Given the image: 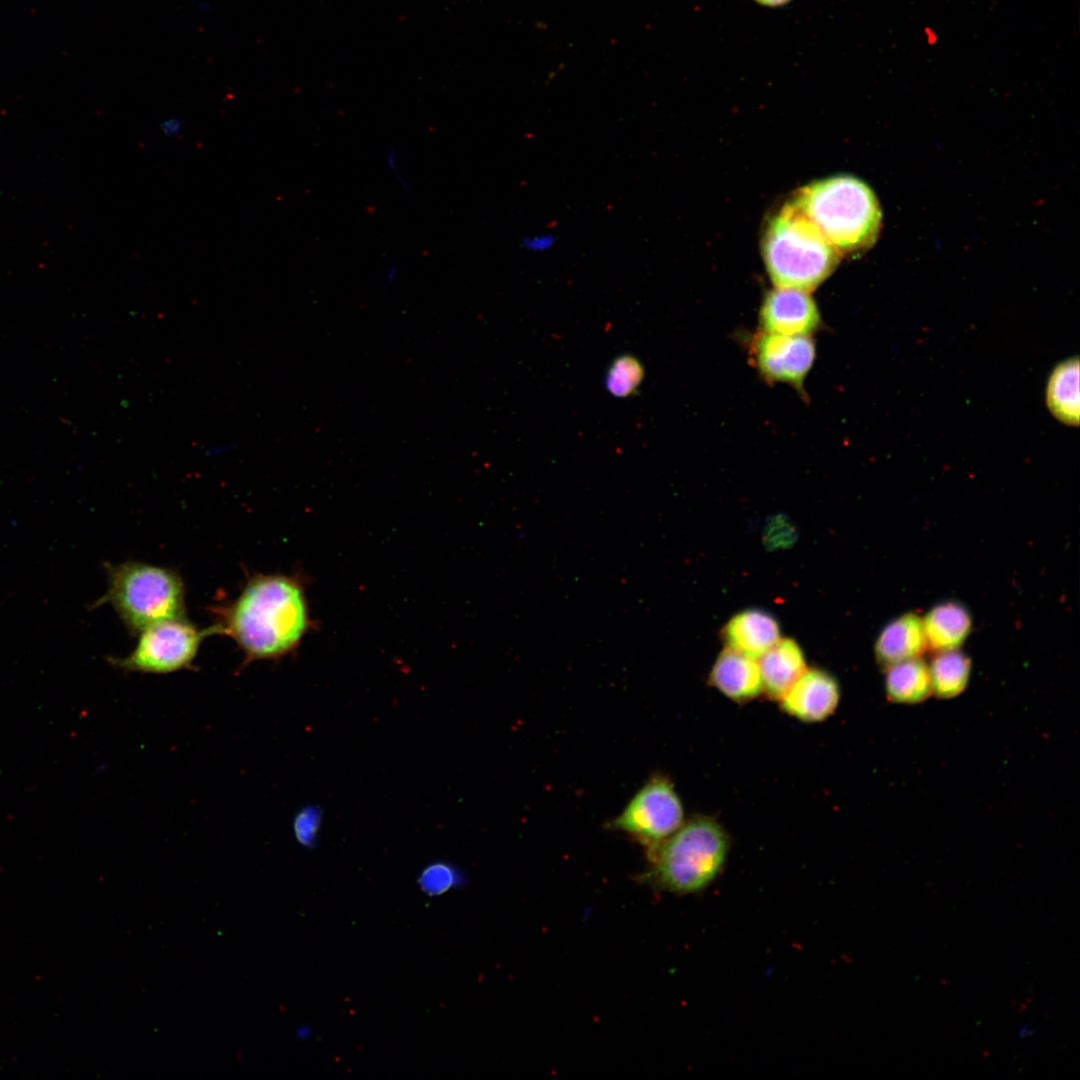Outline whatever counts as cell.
<instances>
[{
  "mask_svg": "<svg viewBox=\"0 0 1080 1080\" xmlns=\"http://www.w3.org/2000/svg\"><path fill=\"white\" fill-rule=\"evenodd\" d=\"M212 635L231 637L243 666L279 659L294 650L309 626L302 585L285 575H254L229 604L215 609Z\"/></svg>",
  "mask_w": 1080,
  "mask_h": 1080,
  "instance_id": "obj_1",
  "label": "cell"
},
{
  "mask_svg": "<svg viewBox=\"0 0 1080 1080\" xmlns=\"http://www.w3.org/2000/svg\"><path fill=\"white\" fill-rule=\"evenodd\" d=\"M790 202L842 256H856L877 240L882 220L879 202L858 178L839 175L801 187Z\"/></svg>",
  "mask_w": 1080,
  "mask_h": 1080,
  "instance_id": "obj_2",
  "label": "cell"
},
{
  "mask_svg": "<svg viewBox=\"0 0 1080 1080\" xmlns=\"http://www.w3.org/2000/svg\"><path fill=\"white\" fill-rule=\"evenodd\" d=\"M728 850V836L716 820L693 817L648 849L650 867L644 879L677 894L699 892L720 874Z\"/></svg>",
  "mask_w": 1080,
  "mask_h": 1080,
  "instance_id": "obj_3",
  "label": "cell"
},
{
  "mask_svg": "<svg viewBox=\"0 0 1080 1080\" xmlns=\"http://www.w3.org/2000/svg\"><path fill=\"white\" fill-rule=\"evenodd\" d=\"M762 255L775 287L808 292L831 275L841 258L790 201L769 220Z\"/></svg>",
  "mask_w": 1080,
  "mask_h": 1080,
  "instance_id": "obj_4",
  "label": "cell"
},
{
  "mask_svg": "<svg viewBox=\"0 0 1080 1080\" xmlns=\"http://www.w3.org/2000/svg\"><path fill=\"white\" fill-rule=\"evenodd\" d=\"M105 568L108 588L92 607L109 603L131 632L185 618L184 584L174 570L135 561Z\"/></svg>",
  "mask_w": 1080,
  "mask_h": 1080,
  "instance_id": "obj_5",
  "label": "cell"
},
{
  "mask_svg": "<svg viewBox=\"0 0 1080 1080\" xmlns=\"http://www.w3.org/2000/svg\"><path fill=\"white\" fill-rule=\"evenodd\" d=\"M134 650L126 657L110 656L108 663L125 672L168 674L192 669L203 639L211 628L199 629L185 618L154 624L139 633Z\"/></svg>",
  "mask_w": 1080,
  "mask_h": 1080,
  "instance_id": "obj_6",
  "label": "cell"
},
{
  "mask_svg": "<svg viewBox=\"0 0 1080 1080\" xmlns=\"http://www.w3.org/2000/svg\"><path fill=\"white\" fill-rule=\"evenodd\" d=\"M683 823V805L674 785L664 776H654L608 823V828L624 832L650 849L672 835Z\"/></svg>",
  "mask_w": 1080,
  "mask_h": 1080,
  "instance_id": "obj_7",
  "label": "cell"
},
{
  "mask_svg": "<svg viewBox=\"0 0 1080 1080\" xmlns=\"http://www.w3.org/2000/svg\"><path fill=\"white\" fill-rule=\"evenodd\" d=\"M815 344L810 335L762 332L752 346L754 365L769 382L800 388L813 366Z\"/></svg>",
  "mask_w": 1080,
  "mask_h": 1080,
  "instance_id": "obj_8",
  "label": "cell"
},
{
  "mask_svg": "<svg viewBox=\"0 0 1080 1080\" xmlns=\"http://www.w3.org/2000/svg\"><path fill=\"white\" fill-rule=\"evenodd\" d=\"M816 302L808 291L775 287L763 299L760 325L763 332L809 335L820 324Z\"/></svg>",
  "mask_w": 1080,
  "mask_h": 1080,
  "instance_id": "obj_9",
  "label": "cell"
},
{
  "mask_svg": "<svg viewBox=\"0 0 1080 1080\" xmlns=\"http://www.w3.org/2000/svg\"><path fill=\"white\" fill-rule=\"evenodd\" d=\"M839 685L828 672L806 669L779 700L784 712L803 722L827 719L837 708Z\"/></svg>",
  "mask_w": 1080,
  "mask_h": 1080,
  "instance_id": "obj_10",
  "label": "cell"
},
{
  "mask_svg": "<svg viewBox=\"0 0 1080 1080\" xmlns=\"http://www.w3.org/2000/svg\"><path fill=\"white\" fill-rule=\"evenodd\" d=\"M723 636L728 648L758 660L780 640V627L768 612L748 609L728 621Z\"/></svg>",
  "mask_w": 1080,
  "mask_h": 1080,
  "instance_id": "obj_11",
  "label": "cell"
},
{
  "mask_svg": "<svg viewBox=\"0 0 1080 1080\" xmlns=\"http://www.w3.org/2000/svg\"><path fill=\"white\" fill-rule=\"evenodd\" d=\"M709 680L713 687L737 703L750 701L762 691L758 661L730 648L716 659Z\"/></svg>",
  "mask_w": 1080,
  "mask_h": 1080,
  "instance_id": "obj_12",
  "label": "cell"
},
{
  "mask_svg": "<svg viewBox=\"0 0 1080 1080\" xmlns=\"http://www.w3.org/2000/svg\"><path fill=\"white\" fill-rule=\"evenodd\" d=\"M927 648L923 621L907 613L889 622L875 643L877 662L888 668L899 662L919 658Z\"/></svg>",
  "mask_w": 1080,
  "mask_h": 1080,
  "instance_id": "obj_13",
  "label": "cell"
},
{
  "mask_svg": "<svg viewBox=\"0 0 1080 1080\" xmlns=\"http://www.w3.org/2000/svg\"><path fill=\"white\" fill-rule=\"evenodd\" d=\"M762 691L780 700L805 672L806 662L800 646L792 639L779 640L759 659Z\"/></svg>",
  "mask_w": 1080,
  "mask_h": 1080,
  "instance_id": "obj_14",
  "label": "cell"
},
{
  "mask_svg": "<svg viewBox=\"0 0 1080 1080\" xmlns=\"http://www.w3.org/2000/svg\"><path fill=\"white\" fill-rule=\"evenodd\" d=\"M922 621L927 648L937 653L959 648L972 626L969 611L955 601L936 605Z\"/></svg>",
  "mask_w": 1080,
  "mask_h": 1080,
  "instance_id": "obj_15",
  "label": "cell"
},
{
  "mask_svg": "<svg viewBox=\"0 0 1080 1080\" xmlns=\"http://www.w3.org/2000/svg\"><path fill=\"white\" fill-rule=\"evenodd\" d=\"M1049 410L1061 422L1068 425L1079 423V361L1071 358L1061 362L1052 371L1046 390Z\"/></svg>",
  "mask_w": 1080,
  "mask_h": 1080,
  "instance_id": "obj_16",
  "label": "cell"
},
{
  "mask_svg": "<svg viewBox=\"0 0 1080 1080\" xmlns=\"http://www.w3.org/2000/svg\"><path fill=\"white\" fill-rule=\"evenodd\" d=\"M885 678L888 699L900 704H916L932 693L929 667L920 658L889 666Z\"/></svg>",
  "mask_w": 1080,
  "mask_h": 1080,
  "instance_id": "obj_17",
  "label": "cell"
},
{
  "mask_svg": "<svg viewBox=\"0 0 1080 1080\" xmlns=\"http://www.w3.org/2000/svg\"><path fill=\"white\" fill-rule=\"evenodd\" d=\"M928 667L931 691L939 698H953L968 684L971 662L957 649L939 652Z\"/></svg>",
  "mask_w": 1080,
  "mask_h": 1080,
  "instance_id": "obj_18",
  "label": "cell"
},
{
  "mask_svg": "<svg viewBox=\"0 0 1080 1080\" xmlns=\"http://www.w3.org/2000/svg\"><path fill=\"white\" fill-rule=\"evenodd\" d=\"M644 375V367L638 358L622 354L609 365L605 386L611 395L626 398L638 392Z\"/></svg>",
  "mask_w": 1080,
  "mask_h": 1080,
  "instance_id": "obj_19",
  "label": "cell"
},
{
  "mask_svg": "<svg viewBox=\"0 0 1080 1080\" xmlns=\"http://www.w3.org/2000/svg\"><path fill=\"white\" fill-rule=\"evenodd\" d=\"M461 881L456 871L449 865L438 863L428 866L420 875L418 884L429 896L446 893Z\"/></svg>",
  "mask_w": 1080,
  "mask_h": 1080,
  "instance_id": "obj_20",
  "label": "cell"
},
{
  "mask_svg": "<svg viewBox=\"0 0 1080 1080\" xmlns=\"http://www.w3.org/2000/svg\"><path fill=\"white\" fill-rule=\"evenodd\" d=\"M557 238L552 233H537L524 237L521 240V248L529 253H546L556 244Z\"/></svg>",
  "mask_w": 1080,
  "mask_h": 1080,
  "instance_id": "obj_21",
  "label": "cell"
},
{
  "mask_svg": "<svg viewBox=\"0 0 1080 1080\" xmlns=\"http://www.w3.org/2000/svg\"><path fill=\"white\" fill-rule=\"evenodd\" d=\"M317 816L310 811H303L295 820V832L298 840L304 845L310 844L317 828Z\"/></svg>",
  "mask_w": 1080,
  "mask_h": 1080,
  "instance_id": "obj_22",
  "label": "cell"
},
{
  "mask_svg": "<svg viewBox=\"0 0 1080 1080\" xmlns=\"http://www.w3.org/2000/svg\"><path fill=\"white\" fill-rule=\"evenodd\" d=\"M387 164H388V167L390 168V170L394 173L395 177L399 181L402 188L404 190L408 191L409 190V184H407L406 180L401 175H399V173L397 171V167H396V149L394 147H392L388 151Z\"/></svg>",
  "mask_w": 1080,
  "mask_h": 1080,
  "instance_id": "obj_23",
  "label": "cell"
},
{
  "mask_svg": "<svg viewBox=\"0 0 1080 1080\" xmlns=\"http://www.w3.org/2000/svg\"><path fill=\"white\" fill-rule=\"evenodd\" d=\"M235 447H236V445L234 443H225V444L216 445L214 447H211V448L207 449L206 455L207 456H215V455L230 451V450L234 449Z\"/></svg>",
  "mask_w": 1080,
  "mask_h": 1080,
  "instance_id": "obj_24",
  "label": "cell"
},
{
  "mask_svg": "<svg viewBox=\"0 0 1080 1080\" xmlns=\"http://www.w3.org/2000/svg\"><path fill=\"white\" fill-rule=\"evenodd\" d=\"M1036 1032V1027L1029 1023H1024L1018 1028V1037L1021 1039H1027L1034 1036Z\"/></svg>",
  "mask_w": 1080,
  "mask_h": 1080,
  "instance_id": "obj_25",
  "label": "cell"
},
{
  "mask_svg": "<svg viewBox=\"0 0 1080 1080\" xmlns=\"http://www.w3.org/2000/svg\"><path fill=\"white\" fill-rule=\"evenodd\" d=\"M195 7L203 13H207L211 10L212 5L209 0H196Z\"/></svg>",
  "mask_w": 1080,
  "mask_h": 1080,
  "instance_id": "obj_26",
  "label": "cell"
},
{
  "mask_svg": "<svg viewBox=\"0 0 1080 1080\" xmlns=\"http://www.w3.org/2000/svg\"><path fill=\"white\" fill-rule=\"evenodd\" d=\"M756 1L758 3H760V4H762V5L774 7V6H780V5L786 4L790 0H756Z\"/></svg>",
  "mask_w": 1080,
  "mask_h": 1080,
  "instance_id": "obj_27",
  "label": "cell"
},
{
  "mask_svg": "<svg viewBox=\"0 0 1080 1080\" xmlns=\"http://www.w3.org/2000/svg\"><path fill=\"white\" fill-rule=\"evenodd\" d=\"M397 273H398V269H397V266H392V267H390V268L388 269L387 273H386V281H387L388 283H392V281H393V280L395 279V277L397 276Z\"/></svg>",
  "mask_w": 1080,
  "mask_h": 1080,
  "instance_id": "obj_28",
  "label": "cell"
}]
</instances>
